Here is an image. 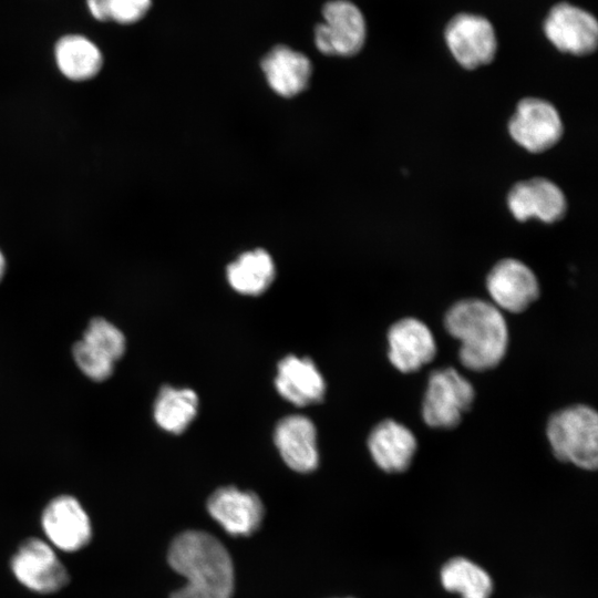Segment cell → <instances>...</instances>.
I'll return each mask as SVG.
<instances>
[{
    "label": "cell",
    "mask_w": 598,
    "mask_h": 598,
    "mask_svg": "<svg viewBox=\"0 0 598 598\" xmlns=\"http://www.w3.org/2000/svg\"><path fill=\"white\" fill-rule=\"evenodd\" d=\"M348 598H350V597H348Z\"/></svg>",
    "instance_id": "cell-28"
},
{
    "label": "cell",
    "mask_w": 598,
    "mask_h": 598,
    "mask_svg": "<svg viewBox=\"0 0 598 598\" xmlns=\"http://www.w3.org/2000/svg\"><path fill=\"white\" fill-rule=\"evenodd\" d=\"M508 132L519 146L537 154L559 142L564 125L551 103L538 97H525L517 103L508 122Z\"/></svg>",
    "instance_id": "cell-5"
},
{
    "label": "cell",
    "mask_w": 598,
    "mask_h": 598,
    "mask_svg": "<svg viewBox=\"0 0 598 598\" xmlns=\"http://www.w3.org/2000/svg\"><path fill=\"white\" fill-rule=\"evenodd\" d=\"M151 4L152 0H107L106 21L135 23L146 14Z\"/></svg>",
    "instance_id": "cell-25"
},
{
    "label": "cell",
    "mask_w": 598,
    "mask_h": 598,
    "mask_svg": "<svg viewBox=\"0 0 598 598\" xmlns=\"http://www.w3.org/2000/svg\"><path fill=\"white\" fill-rule=\"evenodd\" d=\"M82 340L113 362L117 361L126 349L123 332L104 318L92 319Z\"/></svg>",
    "instance_id": "cell-23"
},
{
    "label": "cell",
    "mask_w": 598,
    "mask_h": 598,
    "mask_svg": "<svg viewBox=\"0 0 598 598\" xmlns=\"http://www.w3.org/2000/svg\"><path fill=\"white\" fill-rule=\"evenodd\" d=\"M91 14L99 21H106L107 0H86Z\"/></svg>",
    "instance_id": "cell-26"
},
{
    "label": "cell",
    "mask_w": 598,
    "mask_h": 598,
    "mask_svg": "<svg viewBox=\"0 0 598 598\" xmlns=\"http://www.w3.org/2000/svg\"><path fill=\"white\" fill-rule=\"evenodd\" d=\"M275 386L278 393L297 406H306L322 401L326 382L309 358L287 355L277 368Z\"/></svg>",
    "instance_id": "cell-17"
},
{
    "label": "cell",
    "mask_w": 598,
    "mask_h": 598,
    "mask_svg": "<svg viewBox=\"0 0 598 598\" xmlns=\"http://www.w3.org/2000/svg\"><path fill=\"white\" fill-rule=\"evenodd\" d=\"M4 270H6V260L2 252L0 251V281L4 275Z\"/></svg>",
    "instance_id": "cell-27"
},
{
    "label": "cell",
    "mask_w": 598,
    "mask_h": 598,
    "mask_svg": "<svg viewBox=\"0 0 598 598\" xmlns=\"http://www.w3.org/2000/svg\"><path fill=\"white\" fill-rule=\"evenodd\" d=\"M198 411V396L192 389L164 385L154 403V420L164 431L181 434Z\"/></svg>",
    "instance_id": "cell-22"
},
{
    "label": "cell",
    "mask_w": 598,
    "mask_h": 598,
    "mask_svg": "<svg viewBox=\"0 0 598 598\" xmlns=\"http://www.w3.org/2000/svg\"><path fill=\"white\" fill-rule=\"evenodd\" d=\"M42 527L50 542L64 551H76L92 538L90 517L79 501L69 495L52 499L43 511Z\"/></svg>",
    "instance_id": "cell-14"
},
{
    "label": "cell",
    "mask_w": 598,
    "mask_h": 598,
    "mask_svg": "<svg viewBox=\"0 0 598 598\" xmlns=\"http://www.w3.org/2000/svg\"><path fill=\"white\" fill-rule=\"evenodd\" d=\"M445 41L458 64L470 70L492 62L497 47L491 22L470 13L457 14L448 22Z\"/></svg>",
    "instance_id": "cell-8"
},
{
    "label": "cell",
    "mask_w": 598,
    "mask_h": 598,
    "mask_svg": "<svg viewBox=\"0 0 598 598\" xmlns=\"http://www.w3.org/2000/svg\"><path fill=\"white\" fill-rule=\"evenodd\" d=\"M386 337L389 360L402 373L419 371L436 355L437 348L432 331L416 318L398 320L390 327Z\"/></svg>",
    "instance_id": "cell-12"
},
{
    "label": "cell",
    "mask_w": 598,
    "mask_h": 598,
    "mask_svg": "<svg viewBox=\"0 0 598 598\" xmlns=\"http://www.w3.org/2000/svg\"><path fill=\"white\" fill-rule=\"evenodd\" d=\"M444 327L460 341L458 358L468 370H492L505 357L508 347L506 320L491 302L477 298L455 302L445 313Z\"/></svg>",
    "instance_id": "cell-2"
},
{
    "label": "cell",
    "mask_w": 598,
    "mask_h": 598,
    "mask_svg": "<svg viewBox=\"0 0 598 598\" xmlns=\"http://www.w3.org/2000/svg\"><path fill=\"white\" fill-rule=\"evenodd\" d=\"M269 86L279 95L291 97L302 92L311 76L309 59L288 47H275L261 62Z\"/></svg>",
    "instance_id": "cell-18"
},
{
    "label": "cell",
    "mask_w": 598,
    "mask_h": 598,
    "mask_svg": "<svg viewBox=\"0 0 598 598\" xmlns=\"http://www.w3.org/2000/svg\"><path fill=\"white\" fill-rule=\"evenodd\" d=\"M324 21L315 32L318 50L327 55L351 56L365 41V21L357 6L348 0H333L323 7Z\"/></svg>",
    "instance_id": "cell-6"
},
{
    "label": "cell",
    "mask_w": 598,
    "mask_h": 598,
    "mask_svg": "<svg viewBox=\"0 0 598 598\" xmlns=\"http://www.w3.org/2000/svg\"><path fill=\"white\" fill-rule=\"evenodd\" d=\"M486 289L499 309L511 313L525 311L539 297L538 279L523 261L499 260L486 277Z\"/></svg>",
    "instance_id": "cell-9"
},
{
    "label": "cell",
    "mask_w": 598,
    "mask_h": 598,
    "mask_svg": "<svg viewBox=\"0 0 598 598\" xmlns=\"http://www.w3.org/2000/svg\"><path fill=\"white\" fill-rule=\"evenodd\" d=\"M475 399L472 383L452 367L431 372L422 401V417L435 429L456 427Z\"/></svg>",
    "instance_id": "cell-4"
},
{
    "label": "cell",
    "mask_w": 598,
    "mask_h": 598,
    "mask_svg": "<svg viewBox=\"0 0 598 598\" xmlns=\"http://www.w3.org/2000/svg\"><path fill=\"white\" fill-rule=\"evenodd\" d=\"M440 580L446 591L461 598H491L494 584L491 575L466 557L448 559L440 570Z\"/></svg>",
    "instance_id": "cell-21"
},
{
    "label": "cell",
    "mask_w": 598,
    "mask_h": 598,
    "mask_svg": "<svg viewBox=\"0 0 598 598\" xmlns=\"http://www.w3.org/2000/svg\"><path fill=\"white\" fill-rule=\"evenodd\" d=\"M167 559L186 579L171 598H231L234 566L225 546L213 535L187 530L174 538Z\"/></svg>",
    "instance_id": "cell-1"
},
{
    "label": "cell",
    "mask_w": 598,
    "mask_h": 598,
    "mask_svg": "<svg viewBox=\"0 0 598 598\" xmlns=\"http://www.w3.org/2000/svg\"><path fill=\"white\" fill-rule=\"evenodd\" d=\"M544 31L561 52L586 55L597 47L598 24L595 17L566 2L553 7L545 20Z\"/></svg>",
    "instance_id": "cell-10"
},
{
    "label": "cell",
    "mask_w": 598,
    "mask_h": 598,
    "mask_svg": "<svg viewBox=\"0 0 598 598\" xmlns=\"http://www.w3.org/2000/svg\"><path fill=\"white\" fill-rule=\"evenodd\" d=\"M72 353L80 370L91 380L100 382L112 375L115 362L83 340H79L73 346Z\"/></svg>",
    "instance_id": "cell-24"
},
{
    "label": "cell",
    "mask_w": 598,
    "mask_h": 598,
    "mask_svg": "<svg viewBox=\"0 0 598 598\" xmlns=\"http://www.w3.org/2000/svg\"><path fill=\"white\" fill-rule=\"evenodd\" d=\"M11 569L24 587L39 594L59 591L69 581L68 571L52 547L38 538L21 544L12 557Z\"/></svg>",
    "instance_id": "cell-7"
},
{
    "label": "cell",
    "mask_w": 598,
    "mask_h": 598,
    "mask_svg": "<svg viewBox=\"0 0 598 598\" xmlns=\"http://www.w3.org/2000/svg\"><path fill=\"white\" fill-rule=\"evenodd\" d=\"M507 206L518 221L536 218L547 224L560 220L567 210L560 187L544 177L516 183L508 192Z\"/></svg>",
    "instance_id": "cell-11"
},
{
    "label": "cell",
    "mask_w": 598,
    "mask_h": 598,
    "mask_svg": "<svg viewBox=\"0 0 598 598\" xmlns=\"http://www.w3.org/2000/svg\"><path fill=\"white\" fill-rule=\"evenodd\" d=\"M275 265L270 255L262 249L241 254L227 267L230 287L246 296H258L271 285Z\"/></svg>",
    "instance_id": "cell-20"
},
{
    "label": "cell",
    "mask_w": 598,
    "mask_h": 598,
    "mask_svg": "<svg viewBox=\"0 0 598 598\" xmlns=\"http://www.w3.org/2000/svg\"><path fill=\"white\" fill-rule=\"evenodd\" d=\"M207 511L228 534L249 536L259 528L265 509L254 492L225 486L209 496Z\"/></svg>",
    "instance_id": "cell-13"
},
{
    "label": "cell",
    "mask_w": 598,
    "mask_h": 598,
    "mask_svg": "<svg viewBox=\"0 0 598 598\" xmlns=\"http://www.w3.org/2000/svg\"><path fill=\"white\" fill-rule=\"evenodd\" d=\"M54 54L59 70L73 81L92 79L103 64L100 49L80 34L62 37L55 44Z\"/></svg>",
    "instance_id": "cell-19"
},
{
    "label": "cell",
    "mask_w": 598,
    "mask_h": 598,
    "mask_svg": "<svg viewBox=\"0 0 598 598\" xmlns=\"http://www.w3.org/2000/svg\"><path fill=\"white\" fill-rule=\"evenodd\" d=\"M546 435L554 456L586 471L598 465V416L585 404H576L553 413Z\"/></svg>",
    "instance_id": "cell-3"
},
{
    "label": "cell",
    "mask_w": 598,
    "mask_h": 598,
    "mask_svg": "<svg viewBox=\"0 0 598 598\" xmlns=\"http://www.w3.org/2000/svg\"><path fill=\"white\" fill-rule=\"evenodd\" d=\"M417 447L414 434L403 424L386 419L378 423L368 437V448L374 463L383 472H405Z\"/></svg>",
    "instance_id": "cell-16"
},
{
    "label": "cell",
    "mask_w": 598,
    "mask_h": 598,
    "mask_svg": "<svg viewBox=\"0 0 598 598\" xmlns=\"http://www.w3.org/2000/svg\"><path fill=\"white\" fill-rule=\"evenodd\" d=\"M274 441L283 462L293 471L309 473L319 464L317 431L305 415L281 419L275 429Z\"/></svg>",
    "instance_id": "cell-15"
}]
</instances>
